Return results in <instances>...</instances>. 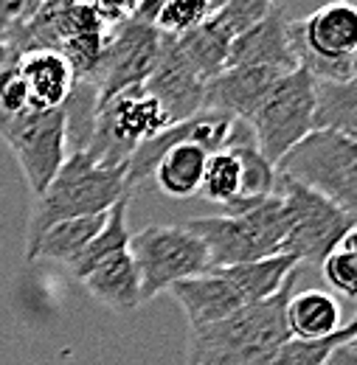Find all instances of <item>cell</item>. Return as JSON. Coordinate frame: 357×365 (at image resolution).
I'll return each instance as SVG.
<instances>
[{"instance_id": "8", "label": "cell", "mask_w": 357, "mask_h": 365, "mask_svg": "<svg viewBox=\"0 0 357 365\" xmlns=\"http://www.w3.org/2000/svg\"><path fill=\"white\" fill-rule=\"evenodd\" d=\"M141 281V304L166 292L183 278L208 270V253L200 236L186 225H146L127 245Z\"/></svg>"}, {"instance_id": "24", "label": "cell", "mask_w": 357, "mask_h": 365, "mask_svg": "<svg viewBox=\"0 0 357 365\" xmlns=\"http://www.w3.org/2000/svg\"><path fill=\"white\" fill-rule=\"evenodd\" d=\"M130 200H133V194H124V197H119L110 208H107V220H104V225L99 228V233L90 239V245L82 250V256L74 262V264H68V270L74 278H82V275L93 270L99 262H104L107 256H113V253H119V250H127V245H130V236H133V230L127 228V208H130Z\"/></svg>"}, {"instance_id": "29", "label": "cell", "mask_w": 357, "mask_h": 365, "mask_svg": "<svg viewBox=\"0 0 357 365\" xmlns=\"http://www.w3.org/2000/svg\"><path fill=\"white\" fill-rule=\"evenodd\" d=\"M208 14H211L208 0H164L158 20H155V29L161 34L178 37V34L197 29Z\"/></svg>"}, {"instance_id": "19", "label": "cell", "mask_w": 357, "mask_h": 365, "mask_svg": "<svg viewBox=\"0 0 357 365\" xmlns=\"http://www.w3.org/2000/svg\"><path fill=\"white\" fill-rule=\"evenodd\" d=\"M104 220H107V211L76 217V220H62L40 233V239L26 250V259L29 262H59L68 267L82 256V250L104 225Z\"/></svg>"}, {"instance_id": "12", "label": "cell", "mask_w": 357, "mask_h": 365, "mask_svg": "<svg viewBox=\"0 0 357 365\" xmlns=\"http://www.w3.org/2000/svg\"><path fill=\"white\" fill-rule=\"evenodd\" d=\"M144 88L166 113L169 127L203 110L206 82L183 62V56L172 48V40L166 34H161V53H158V62H155L152 73L146 76Z\"/></svg>"}, {"instance_id": "7", "label": "cell", "mask_w": 357, "mask_h": 365, "mask_svg": "<svg viewBox=\"0 0 357 365\" xmlns=\"http://www.w3.org/2000/svg\"><path fill=\"white\" fill-rule=\"evenodd\" d=\"M276 194L287 211V236L281 253L293 256L296 262L321 264L343 242V236L355 230V217L301 182L276 175Z\"/></svg>"}, {"instance_id": "23", "label": "cell", "mask_w": 357, "mask_h": 365, "mask_svg": "<svg viewBox=\"0 0 357 365\" xmlns=\"http://www.w3.org/2000/svg\"><path fill=\"white\" fill-rule=\"evenodd\" d=\"M287 329L290 337H326L341 329V304L323 289L293 292L287 301Z\"/></svg>"}, {"instance_id": "33", "label": "cell", "mask_w": 357, "mask_h": 365, "mask_svg": "<svg viewBox=\"0 0 357 365\" xmlns=\"http://www.w3.org/2000/svg\"><path fill=\"white\" fill-rule=\"evenodd\" d=\"M332 3H355V0H301V14L298 17H307L310 11L321 9V6H332Z\"/></svg>"}, {"instance_id": "13", "label": "cell", "mask_w": 357, "mask_h": 365, "mask_svg": "<svg viewBox=\"0 0 357 365\" xmlns=\"http://www.w3.org/2000/svg\"><path fill=\"white\" fill-rule=\"evenodd\" d=\"M287 73L259 68V65H233L223 68L203 88V110H214L231 118L248 121V115L262 104L270 88Z\"/></svg>"}, {"instance_id": "31", "label": "cell", "mask_w": 357, "mask_h": 365, "mask_svg": "<svg viewBox=\"0 0 357 365\" xmlns=\"http://www.w3.org/2000/svg\"><path fill=\"white\" fill-rule=\"evenodd\" d=\"M9 17H11V9L6 6V9H0V71L11 62V59H17V53L11 51L9 46V37H6V29H9Z\"/></svg>"}, {"instance_id": "16", "label": "cell", "mask_w": 357, "mask_h": 365, "mask_svg": "<svg viewBox=\"0 0 357 365\" xmlns=\"http://www.w3.org/2000/svg\"><path fill=\"white\" fill-rule=\"evenodd\" d=\"M166 292L180 304L188 326H206V323L223 320L233 315L236 309L248 307L242 304L233 284L225 278L220 267H208L206 273L183 278L178 284H172Z\"/></svg>"}, {"instance_id": "1", "label": "cell", "mask_w": 357, "mask_h": 365, "mask_svg": "<svg viewBox=\"0 0 357 365\" xmlns=\"http://www.w3.org/2000/svg\"><path fill=\"white\" fill-rule=\"evenodd\" d=\"M296 281L298 267L287 275L276 295L248 304L223 320L191 326L188 365H273L278 346L290 340L287 301Z\"/></svg>"}, {"instance_id": "20", "label": "cell", "mask_w": 357, "mask_h": 365, "mask_svg": "<svg viewBox=\"0 0 357 365\" xmlns=\"http://www.w3.org/2000/svg\"><path fill=\"white\" fill-rule=\"evenodd\" d=\"M296 267H298V262L293 256L278 253V256L242 262V264H231V267H220V270L233 284L242 304H256V301H265L270 295H276Z\"/></svg>"}, {"instance_id": "34", "label": "cell", "mask_w": 357, "mask_h": 365, "mask_svg": "<svg viewBox=\"0 0 357 365\" xmlns=\"http://www.w3.org/2000/svg\"><path fill=\"white\" fill-rule=\"evenodd\" d=\"M225 3H228V0H208V6H211V11H217V9H220V6H225Z\"/></svg>"}, {"instance_id": "30", "label": "cell", "mask_w": 357, "mask_h": 365, "mask_svg": "<svg viewBox=\"0 0 357 365\" xmlns=\"http://www.w3.org/2000/svg\"><path fill=\"white\" fill-rule=\"evenodd\" d=\"M85 3L101 17V23L107 29L130 20V14H133L135 6H138V0H85Z\"/></svg>"}, {"instance_id": "36", "label": "cell", "mask_w": 357, "mask_h": 365, "mask_svg": "<svg viewBox=\"0 0 357 365\" xmlns=\"http://www.w3.org/2000/svg\"><path fill=\"white\" fill-rule=\"evenodd\" d=\"M323 365H326V363H323Z\"/></svg>"}, {"instance_id": "32", "label": "cell", "mask_w": 357, "mask_h": 365, "mask_svg": "<svg viewBox=\"0 0 357 365\" xmlns=\"http://www.w3.org/2000/svg\"><path fill=\"white\" fill-rule=\"evenodd\" d=\"M161 3L164 0H138V6H135V11L130 14V20H138L144 26H155L158 11H161Z\"/></svg>"}, {"instance_id": "15", "label": "cell", "mask_w": 357, "mask_h": 365, "mask_svg": "<svg viewBox=\"0 0 357 365\" xmlns=\"http://www.w3.org/2000/svg\"><path fill=\"white\" fill-rule=\"evenodd\" d=\"M225 152H231L239 163V191L236 197L223 208V214H242L253 205H259L262 200H268L276 191V166L259 152L253 133L245 121H233L231 133L223 143Z\"/></svg>"}, {"instance_id": "2", "label": "cell", "mask_w": 357, "mask_h": 365, "mask_svg": "<svg viewBox=\"0 0 357 365\" xmlns=\"http://www.w3.org/2000/svg\"><path fill=\"white\" fill-rule=\"evenodd\" d=\"M124 194H133L124 185V169H104L93 163L85 152H71L31 208L26 250L40 239L45 228L62 220L101 214Z\"/></svg>"}, {"instance_id": "6", "label": "cell", "mask_w": 357, "mask_h": 365, "mask_svg": "<svg viewBox=\"0 0 357 365\" xmlns=\"http://www.w3.org/2000/svg\"><path fill=\"white\" fill-rule=\"evenodd\" d=\"M290 40L298 68H304L313 79H355V3H332L315 9L307 17H290Z\"/></svg>"}, {"instance_id": "4", "label": "cell", "mask_w": 357, "mask_h": 365, "mask_svg": "<svg viewBox=\"0 0 357 365\" xmlns=\"http://www.w3.org/2000/svg\"><path fill=\"white\" fill-rule=\"evenodd\" d=\"M276 175L301 182L357 217V140L332 130H313L278 163Z\"/></svg>"}, {"instance_id": "3", "label": "cell", "mask_w": 357, "mask_h": 365, "mask_svg": "<svg viewBox=\"0 0 357 365\" xmlns=\"http://www.w3.org/2000/svg\"><path fill=\"white\" fill-rule=\"evenodd\" d=\"M186 228L206 245L208 267H231L278 256L287 236V211L281 197L273 191L268 200L242 214L188 220Z\"/></svg>"}, {"instance_id": "21", "label": "cell", "mask_w": 357, "mask_h": 365, "mask_svg": "<svg viewBox=\"0 0 357 365\" xmlns=\"http://www.w3.org/2000/svg\"><path fill=\"white\" fill-rule=\"evenodd\" d=\"M206 160H208V152L203 146H197V143H175L161 155L152 178H155L158 188L166 197L186 200V197H194L200 191Z\"/></svg>"}, {"instance_id": "26", "label": "cell", "mask_w": 357, "mask_h": 365, "mask_svg": "<svg viewBox=\"0 0 357 365\" xmlns=\"http://www.w3.org/2000/svg\"><path fill=\"white\" fill-rule=\"evenodd\" d=\"M239 191V163L231 152H211L203 169V180H200V197L225 208Z\"/></svg>"}, {"instance_id": "28", "label": "cell", "mask_w": 357, "mask_h": 365, "mask_svg": "<svg viewBox=\"0 0 357 365\" xmlns=\"http://www.w3.org/2000/svg\"><path fill=\"white\" fill-rule=\"evenodd\" d=\"M321 273L326 278V284L341 292L343 298H355L357 295V253H355V230L349 236H343V242L321 262Z\"/></svg>"}, {"instance_id": "9", "label": "cell", "mask_w": 357, "mask_h": 365, "mask_svg": "<svg viewBox=\"0 0 357 365\" xmlns=\"http://www.w3.org/2000/svg\"><path fill=\"white\" fill-rule=\"evenodd\" d=\"M313 76L304 68L281 76L262 104L248 115L259 152L276 166L301 138L313 133Z\"/></svg>"}, {"instance_id": "25", "label": "cell", "mask_w": 357, "mask_h": 365, "mask_svg": "<svg viewBox=\"0 0 357 365\" xmlns=\"http://www.w3.org/2000/svg\"><path fill=\"white\" fill-rule=\"evenodd\" d=\"M357 334V323H349V326H341L338 331L326 334V337H290L278 346L276 357H273V365H323L326 357L346 340H355Z\"/></svg>"}, {"instance_id": "14", "label": "cell", "mask_w": 357, "mask_h": 365, "mask_svg": "<svg viewBox=\"0 0 357 365\" xmlns=\"http://www.w3.org/2000/svg\"><path fill=\"white\" fill-rule=\"evenodd\" d=\"M233 65H259L281 73H293L298 68V56L290 40V17L281 6H273L265 20H259L228 46L225 68Z\"/></svg>"}, {"instance_id": "22", "label": "cell", "mask_w": 357, "mask_h": 365, "mask_svg": "<svg viewBox=\"0 0 357 365\" xmlns=\"http://www.w3.org/2000/svg\"><path fill=\"white\" fill-rule=\"evenodd\" d=\"M313 130H332L355 138L357 133V82L313 79Z\"/></svg>"}, {"instance_id": "11", "label": "cell", "mask_w": 357, "mask_h": 365, "mask_svg": "<svg viewBox=\"0 0 357 365\" xmlns=\"http://www.w3.org/2000/svg\"><path fill=\"white\" fill-rule=\"evenodd\" d=\"M158 53H161V31L138 20H124L107 29L101 53L82 82L93 85L99 98H107L133 85H144L158 62Z\"/></svg>"}, {"instance_id": "10", "label": "cell", "mask_w": 357, "mask_h": 365, "mask_svg": "<svg viewBox=\"0 0 357 365\" xmlns=\"http://www.w3.org/2000/svg\"><path fill=\"white\" fill-rule=\"evenodd\" d=\"M0 138L14 152L31 191L40 197L68 158L62 107L54 110L31 107L20 115H0Z\"/></svg>"}, {"instance_id": "18", "label": "cell", "mask_w": 357, "mask_h": 365, "mask_svg": "<svg viewBox=\"0 0 357 365\" xmlns=\"http://www.w3.org/2000/svg\"><path fill=\"white\" fill-rule=\"evenodd\" d=\"M79 281L90 292V298H96L101 307H107L113 312L127 315V312H135L138 307H144L141 304V281H138V270H135L130 250H119V253L107 256Z\"/></svg>"}, {"instance_id": "5", "label": "cell", "mask_w": 357, "mask_h": 365, "mask_svg": "<svg viewBox=\"0 0 357 365\" xmlns=\"http://www.w3.org/2000/svg\"><path fill=\"white\" fill-rule=\"evenodd\" d=\"M166 127L169 121L161 104L144 85H133L96 101L93 130L82 152L104 169H124L135 146Z\"/></svg>"}, {"instance_id": "35", "label": "cell", "mask_w": 357, "mask_h": 365, "mask_svg": "<svg viewBox=\"0 0 357 365\" xmlns=\"http://www.w3.org/2000/svg\"><path fill=\"white\" fill-rule=\"evenodd\" d=\"M9 3H11V0H0V9H6V6H9Z\"/></svg>"}, {"instance_id": "17", "label": "cell", "mask_w": 357, "mask_h": 365, "mask_svg": "<svg viewBox=\"0 0 357 365\" xmlns=\"http://www.w3.org/2000/svg\"><path fill=\"white\" fill-rule=\"evenodd\" d=\"M14 68L29 88V98H31L34 110L62 107L76 82L74 68L68 65V59L59 51H45V48L26 51L14 59Z\"/></svg>"}, {"instance_id": "27", "label": "cell", "mask_w": 357, "mask_h": 365, "mask_svg": "<svg viewBox=\"0 0 357 365\" xmlns=\"http://www.w3.org/2000/svg\"><path fill=\"white\" fill-rule=\"evenodd\" d=\"M273 9V0H228L217 11L206 17V23L223 34L228 43H233L239 34L253 29L259 20H265Z\"/></svg>"}]
</instances>
